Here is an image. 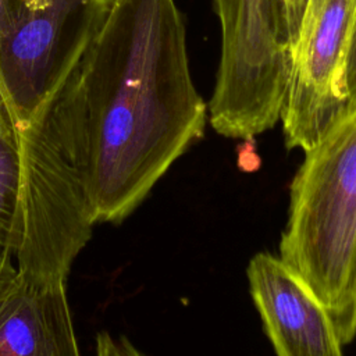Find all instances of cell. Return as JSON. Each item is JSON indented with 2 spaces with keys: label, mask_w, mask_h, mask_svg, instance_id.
Instances as JSON below:
<instances>
[{
  "label": "cell",
  "mask_w": 356,
  "mask_h": 356,
  "mask_svg": "<svg viewBox=\"0 0 356 356\" xmlns=\"http://www.w3.org/2000/svg\"><path fill=\"white\" fill-rule=\"evenodd\" d=\"M32 115L85 145L95 222L127 218L209 121L177 1L107 0Z\"/></svg>",
  "instance_id": "1"
},
{
  "label": "cell",
  "mask_w": 356,
  "mask_h": 356,
  "mask_svg": "<svg viewBox=\"0 0 356 356\" xmlns=\"http://www.w3.org/2000/svg\"><path fill=\"white\" fill-rule=\"evenodd\" d=\"M280 259L321 300L342 343L356 337V106L307 152L289 186Z\"/></svg>",
  "instance_id": "2"
},
{
  "label": "cell",
  "mask_w": 356,
  "mask_h": 356,
  "mask_svg": "<svg viewBox=\"0 0 356 356\" xmlns=\"http://www.w3.org/2000/svg\"><path fill=\"white\" fill-rule=\"evenodd\" d=\"M221 49L207 103L211 128L231 139H253L280 121L289 58L271 0H213Z\"/></svg>",
  "instance_id": "3"
},
{
  "label": "cell",
  "mask_w": 356,
  "mask_h": 356,
  "mask_svg": "<svg viewBox=\"0 0 356 356\" xmlns=\"http://www.w3.org/2000/svg\"><path fill=\"white\" fill-rule=\"evenodd\" d=\"M107 0H0V78L21 128L82 47Z\"/></svg>",
  "instance_id": "4"
},
{
  "label": "cell",
  "mask_w": 356,
  "mask_h": 356,
  "mask_svg": "<svg viewBox=\"0 0 356 356\" xmlns=\"http://www.w3.org/2000/svg\"><path fill=\"white\" fill-rule=\"evenodd\" d=\"M356 26V0H307L280 121L286 149L310 150L349 104L345 58Z\"/></svg>",
  "instance_id": "5"
},
{
  "label": "cell",
  "mask_w": 356,
  "mask_h": 356,
  "mask_svg": "<svg viewBox=\"0 0 356 356\" xmlns=\"http://www.w3.org/2000/svg\"><path fill=\"white\" fill-rule=\"evenodd\" d=\"M246 277L277 356H343V343L327 309L280 256L256 253Z\"/></svg>",
  "instance_id": "6"
},
{
  "label": "cell",
  "mask_w": 356,
  "mask_h": 356,
  "mask_svg": "<svg viewBox=\"0 0 356 356\" xmlns=\"http://www.w3.org/2000/svg\"><path fill=\"white\" fill-rule=\"evenodd\" d=\"M0 356H81L65 278L15 268L0 289Z\"/></svg>",
  "instance_id": "7"
},
{
  "label": "cell",
  "mask_w": 356,
  "mask_h": 356,
  "mask_svg": "<svg viewBox=\"0 0 356 356\" xmlns=\"http://www.w3.org/2000/svg\"><path fill=\"white\" fill-rule=\"evenodd\" d=\"M21 175L19 127L0 78V252L10 253Z\"/></svg>",
  "instance_id": "8"
},
{
  "label": "cell",
  "mask_w": 356,
  "mask_h": 356,
  "mask_svg": "<svg viewBox=\"0 0 356 356\" xmlns=\"http://www.w3.org/2000/svg\"><path fill=\"white\" fill-rule=\"evenodd\" d=\"M306 4L307 0H271L278 39L288 54L289 63L299 36Z\"/></svg>",
  "instance_id": "9"
},
{
  "label": "cell",
  "mask_w": 356,
  "mask_h": 356,
  "mask_svg": "<svg viewBox=\"0 0 356 356\" xmlns=\"http://www.w3.org/2000/svg\"><path fill=\"white\" fill-rule=\"evenodd\" d=\"M95 356H143L125 337H113L99 332L96 337Z\"/></svg>",
  "instance_id": "10"
},
{
  "label": "cell",
  "mask_w": 356,
  "mask_h": 356,
  "mask_svg": "<svg viewBox=\"0 0 356 356\" xmlns=\"http://www.w3.org/2000/svg\"><path fill=\"white\" fill-rule=\"evenodd\" d=\"M345 92L349 104V110L356 106V26L349 42L346 58H345V71H343Z\"/></svg>",
  "instance_id": "11"
},
{
  "label": "cell",
  "mask_w": 356,
  "mask_h": 356,
  "mask_svg": "<svg viewBox=\"0 0 356 356\" xmlns=\"http://www.w3.org/2000/svg\"><path fill=\"white\" fill-rule=\"evenodd\" d=\"M15 273V266L11 263V254L8 252H0V289Z\"/></svg>",
  "instance_id": "12"
}]
</instances>
